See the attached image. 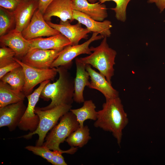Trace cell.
Segmentation results:
<instances>
[{"mask_svg": "<svg viewBox=\"0 0 165 165\" xmlns=\"http://www.w3.org/2000/svg\"><path fill=\"white\" fill-rule=\"evenodd\" d=\"M72 64L56 68L59 77L53 83H48L42 89L40 97L44 100L51 101L46 107L39 108L46 110L64 105H72L74 101V79L68 71Z\"/></svg>", "mask_w": 165, "mask_h": 165, "instance_id": "1", "label": "cell"}, {"mask_svg": "<svg viewBox=\"0 0 165 165\" xmlns=\"http://www.w3.org/2000/svg\"><path fill=\"white\" fill-rule=\"evenodd\" d=\"M106 100L102 109L97 112V119L94 125L111 132L120 145L123 130L128 123L127 115L119 97Z\"/></svg>", "mask_w": 165, "mask_h": 165, "instance_id": "2", "label": "cell"}, {"mask_svg": "<svg viewBox=\"0 0 165 165\" xmlns=\"http://www.w3.org/2000/svg\"><path fill=\"white\" fill-rule=\"evenodd\" d=\"M90 48L93 52L88 56L79 58L80 60L97 69L111 83V79L114 75L113 66L115 64L116 51L109 47L106 37H104L98 46Z\"/></svg>", "mask_w": 165, "mask_h": 165, "instance_id": "3", "label": "cell"}, {"mask_svg": "<svg viewBox=\"0 0 165 165\" xmlns=\"http://www.w3.org/2000/svg\"><path fill=\"white\" fill-rule=\"evenodd\" d=\"M72 107V105H61L46 110H42L38 107H36L35 112L38 115L39 119L37 128L34 131L29 132L20 138L29 139L33 135L37 134L38 138L36 145H42L49 131L57 124L61 116L70 111Z\"/></svg>", "mask_w": 165, "mask_h": 165, "instance_id": "4", "label": "cell"}, {"mask_svg": "<svg viewBox=\"0 0 165 165\" xmlns=\"http://www.w3.org/2000/svg\"><path fill=\"white\" fill-rule=\"evenodd\" d=\"M74 114L69 111L60 119V121L51 130L45 138L42 145L51 150L61 151L60 144L79 127Z\"/></svg>", "mask_w": 165, "mask_h": 165, "instance_id": "5", "label": "cell"}, {"mask_svg": "<svg viewBox=\"0 0 165 165\" xmlns=\"http://www.w3.org/2000/svg\"><path fill=\"white\" fill-rule=\"evenodd\" d=\"M14 60L22 68L25 76V83L22 92L26 96L32 93L34 87L37 85L46 80H53L57 73L56 68L40 69L30 66L16 58Z\"/></svg>", "mask_w": 165, "mask_h": 165, "instance_id": "6", "label": "cell"}, {"mask_svg": "<svg viewBox=\"0 0 165 165\" xmlns=\"http://www.w3.org/2000/svg\"><path fill=\"white\" fill-rule=\"evenodd\" d=\"M50 80H46L42 82L32 93L26 96L28 104L18 125V127L20 130L25 131L29 130L30 132H32L37 128L39 119L38 115L35 112V105L40 98L42 89Z\"/></svg>", "mask_w": 165, "mask_h": 165, "instance_id": "7", "label": "cell"}, {"mask_svg": "<svg viewBox=\"0 0 165 165\" xmlns=\"http://www.w3.org/2000/svg\"><path fill=\"white\" fill-rule=\"evenodd\" d=\"M98 34L97 33L93 32L90 38L83 43L76 45H69L64 47L52 63L50 68L72 64V60L81 54H90L92 52L89 47L90 45L94 41L104 38Z\"/></svg>", "mask_w": 165, "mask_h": 165, "instance_id": "8", "label": "cell"}, {"mask_svg": "<svg viewBox=\"0 0 165 165\" xmlns=\"http://www.w3.org/2000/svg\"><path fill=\"white\" fill-rule=\"evenodd\" d=\"M63 49L47 50L33 49L29 50L21 61L24 64L34 68L40 69H49L50 68L52 63Z\"/></svg>", "mask_w": 165, "mask_h": 165, "instance_id": "9", "label": "cell"}, {"mask_svg": "<svg viewBox=\"0 0 165 165\" xmlns=\"http://www.w3.org/2000/svg\"><path fill=\"white\" fill-rule=\"evenodd\" d=\"M21 33L23 37L28 40L60 33L48 24L43 18V14L38 9L35 12L29 24Z\"/></svg>", "mask_w": 165, "mask_h": 165, "instance_id": "10", "label": "cell"}, {"mask_svg": "<svg viewBox=\"0 0 165 165\" xmlns=\"http://www.w3.org/2000/svg\"><path fill=\"white\" fill-rule=\"evenodd\" d=\"M26 108L22 101L0 108V127L6 126L10 131L14 130L18 127Z\"/></svg>", "mask_w": 165, "mask_h": 165, "instance_id": "11", "label": "cell"}, {"mask_svg": "<svg viewBox=\"0 0 165 165\" xmlns=\"http://www.w3.org/2000/svg\"><path fill=\"white\" fill-rule=\"evenodd\" d=\"M70 21H60L59 24H54L50 21L46 22L52 28L59 31L67 37L70 41L71 45H78L82 39H86L88 34L91 32L86 28H83L82 24L78 22L76 24L72 25Z\"/></svg>", "mask_w": 165, "mask_h": 165, "instance_id": "12", "label": "cell"}, {"mask_svg": "<svg viewBox=\"0 0 165 165\" xmlns=\"http://www.w3.org/2000/svg\"><path fill=\"white\" fill-rule=\"evenodd\" d=\"M38 3L39 0H22L13 12L15 20V30L21 32L27 27L38 9Z\"/></svg>", "mask_w": 165, "mask_h": 165, "instance_id": "13", "label": "cell"}, {"mask_svg": "<svg viewBox=\"0 0 165 165\" xmlns=\"http://www.w3.org/2000/svg\"><path fill=\"white\" fill-rule=\"evenodd\" d=\"M2 46L8 47L15 53V57L21 59L29 50V40L24 38L21 32L14 29L0 37Z\"/></svg>", "mask_w": 165, "mask_h": 165, "instance_id": "14", "label": "cell"}, {"mask_svg": "<svg viewBox=\"0 0 165 165\" xmlns=\"http://www.w3.org/2000/svg\"><path fill=\"white\" fill-rule=\"evenodd\" d=\"M73 10L71 0H53L46 7L43 17L46 22L50 21L54 16L59 17L62 21L72 22Z\"/></svg>", "mask_w": 165, "mask_h": 165, "instance_id": "15", "label": "cell"}, {"mask_svg": "<svg viewBox=\"0 0 165 165\" xmlns=\"http://www.w3.org/2000/svg\"><path fill=\"white\" fill-rule=\"evenodd\" d=\"M86 69L91 80L88 87L97 90L105 97L106 100L119 97V92L112 86L105 76L93 69L90 65L86 64Z\"/></svg>", "mask_w": 165, "mask_h": 165, "instance_id": "16", "label": "cell"}, {"mask_svg": "<svg viewBox=\"0 0 165 165\" xmlns=\"http://www.w3.org/2000/svg\"><path fill=\"white\" fill-rule=\"evenodd\" d=\"M73 20L78 21L79 23L85 26L91 32L97 33L104 37H109L111 34L110 29L112 27V22L108 20L102 21H96L85 13L73 10Z\"/></svg>", "mask_w": 165, "mask_h": 165, "instance_id": "17", "label": "cell"}, {"mask_svg": "<svg viewBox=\"0 0 165 165\" xmlns=\"http://www.w3.org/2000/svg\"><path fill=\"white\" fill-rule=\"evenodd\" d=\"M71 0L73 10L83 13L96 21H102L108 17L107 9L103 3L99 2L91 3L87 0Z\"/></svg>", "mask_w": 165, "mask_h": 165, "instance_id": "18", "label": "cell"}, {"mask_svg": "<svg viewBox=\"0 0 165 165\" xmlns=\"http://www.w3.org/2000/svg\"><path fill=\"white\" fill-rule=\"evenodd\" d=\"M75 63L76 71L74 79L73 100L77 103H81L85 101L83 96V91L85 87H88L90 84L89 81L90 77L86 69V64L78 57L75 58Z\"/></svg>", "mask_w": 165, "mask_h": 165, "instance_id": "19", "label": "cell"}, {"mask_svg": "<svg viewBox=\"0 0 165 165\" xmlns=\"http://www.w3.org/2000/svg\"><path fill=\"white\" fill-rule=\"evenodd\" d=\"M29 40V50L35 48L59 50L71 45L69 40L61 33L46 38H38Z\"/></svg>", "mask_w": 165, "mask_h": 165, "instance_id": "20", "label": "cell"}, {"mask_svg": "<svg viewBox=\"0 0 165 165\" xmlns=\"http://www.w3.org/2000/svg\"><path fill=\"white\" fill-rule=\"evenodd\" d=\"M26 96L22 92L13 90L8 84L0 82V108L24 101Z\"/></svg>", "mask_w": 165, "mask_h": 165, "instance_id": "21", "label": "cell"}, {"mask_svg": "<svg viewBox=\"0 0 165 165\" xmlns=\"http://www.w3.org/2000/svg\"><path fill=\"white\" fill-rule=\"evenodd\" d=\"M96 106L92 100L84 101L83 106L75 109H71L70 111L75 116L80 127H83V123L87 119L95 121L97 119V112Z\"/></svg>", "mask_w": 165, "mask_h": 165, "instance_id": "22", "label": "cell"}, {"mask_svg": "<svg viewBox=\"0 0 165 165\" xmlns=\"http://www.w3.org/2000/svg\"><path fill=\"white\" fill-rule=\"evenodd\" d=\"M0 80L10 85L15 90L22 92L25 83V76L22 67H18L7 73Z\"/></svg>", "mask_w": 165, "mask_h": 165, "instance_id": "23", "label": "cell"}, {"mask_svg": "<svg viewBox=\"0 0 165 165\" xmlns=\"http://www.w3.org/2000/svg\"><path fill=\"white\" fill-rule=\"evenodd\" d=\"M91 138L90 129L87 125L79 127L72 133L65 141L71 147L82 148Z\"/></svg>", "mask_w": 165, "mask_h": 165, "instance_id": "24", "label": "cell"}, {"mask_svg": "<svg viewBox=\"0 0 165 165\" xmlns=\"http://www.w3.org/2000/svg\"><path fill=\"white\" fill-rule=\"evenodd\" d=\"M16 23L13 12L0 7V36L4 35L15 27Z\"/></svg>", "mask_w": 165, "mask_h": 165, "instance_id": "25", "label": "cell"}, {"mask_svg": "<svg viewBox=\"0 0 165 165\" xmlns=\"http://www.w3.org/2000/svg\"><path fill=\"white\" fill-rule=\"evenodd\" d=\"M131 0H99V2L103 4L106 2L112 1L115 2L116 6L111 9L114 11L115 17L118 20L124 22L126 19V8Z\"/></svg>", "mask_w": 165, "mask_h": 165, "instance_id": "26", "label": "cell"}, {"mask_svg": "<svg viewBox=\"0 0 165 165\" xmlns=\"http://www.w3.org/2000/svg\"><path fill=\"white\" fill-rule=\"evenodd\" d=\"M26 149L34 154L39 156L51 163L52 158L55 153V151L51 150L43 145L42 146L28 145L25 147Z\"/></svg>", "mask_w": 165, "mask_h": 165, "instance_id": "27", "label": "cell"}, {"mask_svg": "<svg viewBox=\"0 0 165 165\" xmlns=\"http://www.w3.org/2000/svg\"><path fill=\"white\" fill-rule=\"evenodd\" d=\"M15 52L11 48L2 46L0 48V68L15 61Z\"/></svg>", "mask_w": 165, "mask_h": 165, "instance_id": "28", "label": "cell"}, {"mask_svg": "<svg viewBox=\"0 0 165 165\" xmlns=\"http://www.w3.org/2000/svg\"><path fill=\"white\" fill-rule=\"evenodd\" d=\"M22 0H0V7L13 12Z\"/></svg>", "mask_w": 165, "mask_h": 165, "instance_id": "29", "label": "cell"}, {"mask_svg": "<svg viewBox=\"0 0 165 165\" xmlns=\"http://www.w3.org/2000/svg\"><path fill=\"white\" fill-rule=\"evenodd\" d=\"M20 66V64L15 60L11 63L0 68V79L7 73Z\"/></svg>", "mask_w": 165, "mask_h": 165, "instance_id": "30", "label": "cell"}, {"mask_svg": "<svg viewBox=\"0 0 165 165\" xmlns=\"http://www.w3.org/2000/svg\"><path fill=\"white\" fill-rule=\"evenodd\" d=\"M53 0H39L38 9L43 14L47 6Z\"/></svg>", "mask_w": 165, "mask_h": 165, "instance_id": "31", "label": "cell"}, {"mask_svg": "<svg viewBox=\"0 0 165 165\" xmlns=\"http://www.w3.org/2000/svg\"><path fill=\"white\" fill-rule=\"evenodd\" d=\"M147 2L149 3H155L160 9V13H161L165 9V0H148Z\"/></svg>", "mask_w": 165, "mask_h": 165, "instance_id": "32", "label": "cell"}, {"mask_svg": "<svg viewBox=\"0 0 165 165\" xmlns=\"http://www.w3.org/2000/svg\"><path fill=\"white\" fill-rule=\"evenodd\" d=\"M88 1V2H89L90 3H94L96 2H97V1H99V0H87Z\"/></svg>", "mask_w": 165, "mask_h": 165, "instance_id": "33", "label": "cell"}]
</instances>
